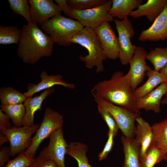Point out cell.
<instances>
[{
	"instance_id": "3",
	"label": "cell",
	"mask_w": 167,
	"mask_h": 167,
	"mask_svg": "<svg viewBox=\"0 0 167 167\" xmlns=\"http://www.w3.org/2000/svg\"><path fill=\"white\" fill-rule=\"evenodd\" d=\"M71 42L79 44L88 50V55L79 57L87 68L92 69L96 67L97 73L105 71L103 62L107 58L94 29L84 27L74 36Z\"/></svg>"
},
{
	"instance_id": "17",
	"label": "cell",
	"mask_w": 167,
	"mask_h": 167,
	"mask_svg": "<svg viewBox=\"0 0 167 167\" xmlns=\"http://www.w3.org/2000/svg\"><path fill=\"white\" fill-rule=\"evenodd\" d=\"M167 4V0H148L146 3L139 5L129 15L136 19L145 16L149 21L154 22Z\"/></svg>"
},
{
	"instance_id": "1",
	"label": "cell",
	"mask_w": 167,
	"mask_h": 167,
	"mask_svg": "<svg viewBox=\"0 0 167 167\" xmlns=\"http://www.w3.org/2000/svg\"><path fill=\"white\" fill-rule=\"evenodd\" d=\"M94 99L102 100L140 114L130 80L128 71L114 72L110 79L99 82L91 90Z\"/></svg>"
},
{
	"instance_id": "11",
	"label": "cell",
	"mask_w": 167,
	"mask_h": 167,
	"mask_svg": "<svg viewBox=\"0 0 167 167\" xmlns=\"http://www.w3.org/2000/svg\"><path fill=\"white\" fill-rule=\"evenodd\" d=\"M147 54L143 47L137 46L130 62L129 71L131 86L134 91L143 81L147 71L152 69L146 61Z\"/></svg>"
},
{
	"instance_id": "42",
	"label": "cell",
	"mask_w": 167,
	"mask_h": 167,
	"mask_svg": "<svg viewBox=\"0 0 167 167\" xmlns=\"http://www.w3.org/2000/svg\"><path fill=\"white\" fill-rule=\"evenodd\" d=\"M166 162V167H167V153L166 155V157H165V160Z\"/></svg>"
},
{
	"instance_id": "31",
	"label": "cell",
	"mask_w": 167,
	"mask_h": 167,
	"mask_svg": "<svg viewBox=\"0 0 167 167\" xmlns=\"http://www.w3.org/2000/svg\"><path fill=\"white\" fill-rule=\"evenodd\" d=\"M74 10H84L96 7L106 2L107 0H67Z\"/></svg>"
},
{
	"instance_id": "28",
	"label": "cell",
	"mask_w": 167,
	"mask_h": 167,
	"mask_svg": "<svg viewBox=\"0 0 167 167\" xmlns=\"http://www.w3.org/2000/svg\"><path fill=\"white\" fill-rule=\"evenodd\" d=\"M22 30L15 26H0V44H19Z\"/></svg>"
},
{
	"instance_id": "5",
	"label": "cell",
	"mask_w": 167,
	"mask_h": 167,
	"mask_svg": "<svg viewBox=\"0 0 167 167\" xmlns=\"http://www.w3.org/2000/svg\"><path fill=\"white\" fill-rule=\"evenodd\" d=\"M64 123L63 116L50 108L45 110L42 121L32 138L31 144L24 152L29 157L35 158L37 150L41 143L55 131L62 128Z\"/></svg>"
},
{
	"instance_id": "24",
	"label": "cell",
	"mask_w": 167,
	"mask_h": 167,
	"mask_svg": "<svg viewBox=\"0 0 167 167\" xmlns=\"http://www.w3.org/2000/svg\"><path fill=\"white\" fill-rule=\"evenodd\" d=\"M166 156L164 151L153 141L144 157L139 160L140 167H154L156 164L165 160Z\"/></svg>"
},
{
	"instance_id": "41",
	"label": "cell",
	"mask_w": 167,
	"mask_h": 167,
	"mask_svg": "<svg viewBox=\"0 0 167 167\" xmlns=\"http://www.w3.org/2000/svg\"><path fill=\"white\" fill-rule=\"evenodd\" d=\"M161 104L163 105H167V93L165 95L164 98L161 100Z\"/></svg>"
},
{
	"instance_id": "43",
	"label": "cell",
	"mask_w": 167,
	"mask_h": 167,
	"mask_svg": "<svg viewBox=\"0 0 167 167\" xmlns=\"http://www.w3.org/2000/svg\"></svg>"
},
{
	"instance_id": "4",
	"label": "cell",
	"mask_w": 167,
	"mask_h": 167,
	"mask_svg": "<svg viewBox=\"0 0 167 167\" xmlns=\"http://www.w3.org/2000/svg\"><path fill=\"white\" fill-rule=\"evenodd\" d=\"M84 28L78 21L58 14L45 22L41 28L50 36L54 43L65 46H71L74 36Z\"/></svg>"
},
{
	"instance_id": "15",
	"label": "cell",
	"mask_w": 167,
	"mask_h": 167,
	"mask_svg": "<svg viewBox=\"0 0 167 167\" xmlns=\"http://www.w3.org/2000/svg\"><path fill=\"white\" fill-rule=\"evenodd\" d=\"M41 81L37 84H29L27 91L24 93L27 98L32 97L34 94L42 90L54 87L55 85H60L64 87L73 89L75 88V84L68 83L62 80V77L60 75H49L47 72L43 71L40 75Z\"/></svg>"
},
{
	"instance_id": "6",
	"label": "cell",
	"mask_w": 167,
	"mask_h": 167,
	"mask_svg": "<svg viewBox=\"0 0 167 167\" xmlns=\"http://www.w3.org/2000/svg\"><path fill=\"white\" fill-rule=\"evenodd\" d=\"M94 100L97 105L104 108L111 115L124 136L129 139L135 138V122L140 115L102 100L95 98Z\"/></svg>"
},
{
	"instance_id": "26",
	"label": "cell",
	"mask_w": 167,
	"mask_h": 167,
	"mask_svg": "<svg viewBox=\"0 0 167 167\" xmlns=\"http://www.w3.org/2000/svg\"><path fill=\"white\" fill-rule=\"evenodd\" d=\"M0 107V109L11 119L14 126L16 127L23 126V119L26 113L23 104L10 105H1Z\"/></svg>"
},
{
	"instance_id": "36",
	"label": "cell",
	"mask_w": 167,
	"mask_h": 167,
	"mask_svg": "<svg viewBox=\"0 0 167 167\" xmlns=\"http://www.w3.org/2000/svg\"><path fill=\"white\" fill-rule=\"evenodd\" d=\"M11 156L10 147L3 146L0 149V167H5V163Z\"/></svg>"
},
{
	"instance_id": "25",
	"label": "cell",
	"mask_w": 167,
	"mask_h": 167,
	"mask_svg": "<svg viewBox=\"0 0 167 167\" xmlns=\"http://www.w3.org/2000/svg\"><path fill=\"white\" fill-rule=\"evenodd\" d=\"M26 97L11 87H3L0 89L1 105H10L24 103Z\"/></svg>"
},
{
	"instance_id": "18",
	"label": "cell",
	"mask_w": 167,
	"mask_h": 167,
	"mask_svg": "<svg viewBox=\"0 0 167 167\" xmlns=\"http://www.w3.org/2000/svg\"><path fill=\"white\" fill-rule=\"evenodd\" d=\"M135 139L140 145L139 160L144 157L145 153L153 141L152 126L142 117L139 116L136 119Z\"/></svg>"
},
{
	"instance_id": "37",
	"label": "cell",
	"mask_w": 167,
	"mask_h": 167,
	"mask_svg": "<svg viewBox=\"0 0 167 167\" xmlns=\"http://www.w3.org/2000/svg\"><path fill=\"white\" fill-rule=\"evenodd\" d=\"M10 118L1 109L0 110V130L3 131L12 127L10 121Z\"/></svg>"
},
{
	"instance_id": "32",
	"label": "cell",
	"mask_w": 167,
	"mask_h": 167,
	"mask_svg": "<svg viewBox=\"0 0 167 167\" xmlns=\"http://www.w3.org/2000/svg\"><path fill=\"white\" fill-rule=\"evenodd\" d=\"M25 153H20L14 159L8 161L5 167H30L34 161Z\"/></svg>"
},
{
	"instance_id": "12",
	"label": "cell",
	"mask_w": 167,
	"mask_h": 167,
	"mask_svg": "<svg viewBox=\"0 0 167 167\" xmlns=\"http://www.w3.org/2000/svg\"><path fill=\"white\" fill-rule=\"evenodd\" d=\"M107 58L115 59L120 50L118 38L108 22H105L94 29Z\"/></svg>"
},
{
	"instance_id": "20",
	"label": "cell",
	"mask_w": 167,
	"mask_h": 167,
	"mask_svg": "<svg viewBox=\"0 0 167 167\" xmlns=\"http://www.w3.org/2000/svg\"><path fill=\"white\" fill-rule=\"evenodd\" d=\"M121 139L124 154L123 167H140V145L135 139H128L123 135L121 137Z\"/></svg>"
},
{
	"instance_id": "29",
	"label": "cell",
	"mask_w": 167,
	"mask_h": 167,
	"mask_svg": "<svg viewBox=\"0 0 167 167\" xmlns=\"http://www.w3.org/2000/svg\"><path fill=\"white\" fill-rule=\"evenodd\" d=\"M146 59L152 63L154 70L159 71L167 63V47L151 50L148 53Z\"/></svg>"
},
{
	"instance_id": "23",
	"label": "cell",
	"mask_w": 167,
	"mask_h": 167,
	"mask_svg": "<svg viewBox=\"0 0 167 167\" xmlns=\"http://www.w3.org/2000/svg\"><path fill=\"white\" fill-rule=\"evenodd\" d=\"M88 146L81 142H71L68 144L67 154L74 158L77 162L78 167H92L86 156Z\"/></svg>"
},
{
	"instance_id": "22",
	"label": "cell",
	"mask_w": 167,
	"mask_h": 167,
	"mask_svg": "<svg viewBox=\"0 0 167 167\" xmlns=\"http://www.w3.org/2000/svg\"><path fill=\"white\" fill-rule=\"evenodd\" d=\"M109 11L113 17L123 19L128 18L131 13L142 4V0H112Z\"/></svg>"
},
{
	"instance_id": "30",
	"label": "cell",
	"mask_w": 167,
	"mask_h": 167,
	"mask_svg": "<svg viewBox=\"0 0 167 167\" xmlns=\"http://www.w3.org/2000/svg\"><path fill=\"white\" fill-rule=\"evenodd\" d=\"M8 1L10 8L14 13L24 17L28 23H32L29 0H8Z\"/></svg>"
},
{
	"instance_id": "8",
	"label": "cell",
	"mask_w": 167,
	"mask_h": 167,
	"mask_svg": "<svg viewBox=\"0 0 167 167\" xmlns=\"http://www.w3.org/2000/svg\"><path fill=\"white\" fill-rule=\"evenodd\" d=\"M118 35L119 45V57L121 64H129L134 54L136 46L133 45L131 39L135 34L132 23L128 18L122 20H114Z\"/></svg>"
},
{
	"instance_id": "7",
	"label": "cell",
	"mask_w": 167,
	"mask_h": 167,
	"mask_svg": "<svg viewBox=\"0 0 167 167\" xmlns=\"http://www.w3.org/2000/svg\"><path fill=\"white\" fill-rule=\"evenodd\" d=\"M112 4V0L94 8L84 10H73L71 17L77 20L84 26L95 29L105 22L114 21L109 11Z\"/></svg>"
},
{
	"instance_id": "10",
	"label": "cell",
	"mask_w": 167,
	"mask_h": 167,
	"mask_svg": "<svg viewBox=\"0 0 167 167\" xmlns=\"http://www.w3.org/2000/svg\"><path fill=\"white\" fill-rule=\"evenodd\" d=\"M49 137L48 145L40 152L54 161L58 167H66L65 157L67 154L68 144L64 138L62 127L55 131Z\"/></svg>"
},
{
	"instance_id": "9",
	"label": "cell",
	"mask_w": 167,
	"mask_h": 167,
	"mask_svg": "<svg viewBox=\"0 0 167 167\" xmlns=\"http://www.w3.org/2000/svg\"><path fill=\"white\" fill-rule=\"evenodd\" d=\"M39 126V124H36L30 126H13L10 129L0 131V133L6 135L8 139L11 156L24 152L29 147L31 136L36 133Z\"/></svg>"
},
{
	"instance_id": "21",
	"label": "cell",
	"mask_w": 167,
	"mask_h": 167,
	"mask_svg": "<svg viewBox=\"0 0 167 167\" xmlns=\"http://www.w3.org/2000/svg\"><path fill=\"white\" fill-rule=\"evenodd\" d=\"M148 79L142 86L134 91L137 99L140 98L151 92L157 86L167 82V78L160 71L151 69L147 71Z\"/></svg>"
},
{
	"instance_id": "16",
	"label": "cell",
	"mask_w": 167,
	"mask_h": 167,
	"mask_svg": "<svg viewBox=\"0 0 167 167\" xmlns=\"http://www.w3.org/2000/svg\"><path fill=\"white\" fill-rule=\"evenodd\" d=\"M167 93V83L164 82L145 96L137 99L138 109H144L156 113L161 111L160 105L162 97Z\"/></svg>"
},
{
	"instance_id": "34",
	"label": "cell",
	"mask_w": 167,
	"mask_h": 167,
	"mask_svg": "<svg viewBox=\"0 0 167 167\" xmlns=\"http://www.w3.org/2000/svg\"><path fill=\"white\" fill-rule=\"evenodd\" d=\"M30 167H58L53 161L45 156L41 153L35 158Z\"/></svg>"
},
{
	"instance_id": "38",
	"label": "cell",
	"mask_w": 167,
	"mask_h": 167,
	"mask_svg": "<svg viewBox=\"0 0 167 167\" xmlns=\"http://www.w3.org/2000/svg\"><path fill=\"white\" fill-rule=\"evenodd\" d=\"M61 11L64 12L65 15L70 17L73 9L68 5L66 0H55Z\"/></svg>"
},
{
	"instance_id": "35",
	"label": "cell",
	"mask_w": 167,
	"mask_h": 167,
	"mask_svg": "<svg viewBox=\"0 0 167 167\" xmlns=\"http://www.w3.org/2000/svg\"><path fill=\"white\" fill-rule=\"evenodd\" d=\"M108 139L103 150L99 154L98 158L100 161L105 159L109 154L111 151L114 144V138L115 137L113 133L109 131Z\"/></svg>"
},
{
	"instance_id": "40",
	"label": "cell",
	"mask_w": 167,
	"mask_h": 167,
	"mask_svg": "<svg viewBox=\"0 0 167 167\" xmlns=\"http://www.w3.org/2000/svg\"><path fill=\"white\" fill-rule=\"evenodd\" d=\"M159 71L167 78V63Z\"/></svg>"
},
{
	"instance_id": "13",
	"label": "cell",
	"mask_w": 167,
	"mask_h": 167,
	"mask_svg": "<svg viewBox=\"0 0 167 167\" xmlns=\"http://www.w3.org/2000/svg\"><path fill=\"white\" fill-rule=\"evenodd\" d=\"M32 23L41 25L55 16L61 14L58 6L52 0H29Z\"/></svg>"
},
{
	"instance_id": "19",
	"label": "cell",
	"mask_w": 167,
	"mask_h": 167,
	"mask_svg": "<svg viewBox=\"0 0 167 167\" xmlns=\"http://www.w3.org/2000/svg\"><path fill=\"white\" fill-rule=\"evenodd\" d=\"M54 91V87L44 90L39 96L27 98L23 103L26 113L23 121V126H30L34 125L35 113L41 109L44 100Z\"/></svg>"
},
{
	"instance_id": "2",
	"label": "cell",
	"mask_w": 167,
	"mask_h": 167,
	"mask_svg": "<svg viewBox=\"0 0 167 167\" xmlns=\"http://www.w3.org/2000/svg\"><path fill=\"white\" fill-rule=\"evenodd\" d=\"M17 54L25 63L33 64L42 58L52 55L54 42L33 23L23 25Z\"/></svg>"
},
{
	"instance_id": "39",
	"label": "cell",
	"mask_w": 167,
	"mask_h": 167,
	"mask_svg": "<svg viewBox=\"0 0 167 167\" xmlns=\"http://www.w3.org/2000/svg\"><path fill=\"white\" fill-rule=\"evenodd\" d=\"M9 142L7 137L4 135L0 133V147H2L4 144Z\"/></svg>"
},
{
	"instance_id": "14",
	"label": "cell",
	"mask_w": 167,
	"mask_h": 167,
	"mask_svg": "<svg viewBox=\"0 0 167 167\" xmlns=\"http://www.w3.org/2000/svg\"><path fill=\"white\" fill-rule=\"evenodd\" d=\"M167 39V4L152 25L140 33L141 41H164Z\"/></svg>"
},
{
	"instance_id": "27",
	"label": "cell",
	"mask_w": 167,
	"mask_h": 167,
	"mask_svg": "<svg viewBox=\"0 0 167 167\" xmlns=\"http://www.w3.org/2000/svg\"><path fill=\"white\" fill-rule=\"evenodd\" d=\"M152 126L153 141L167 153V118Z\"/></svg>"
},
{
	"instance_id": "33",
	"label": "cell",
	"mask_w": 167,
	"mask_h": 167,
	"mask_svg": "<svg viewBox=\"0 0 167 167\" xmlns=\"http://www.w3.org/2000/svg\"><path fill=\"white\" fill-rule=\"evenodd\" d=\"M98 110L102 118L108 126L109 130L111 131L116 136L118 133L119 127L111 115L106 109L97 105Z\"/></svg>"
}]
</instances>
